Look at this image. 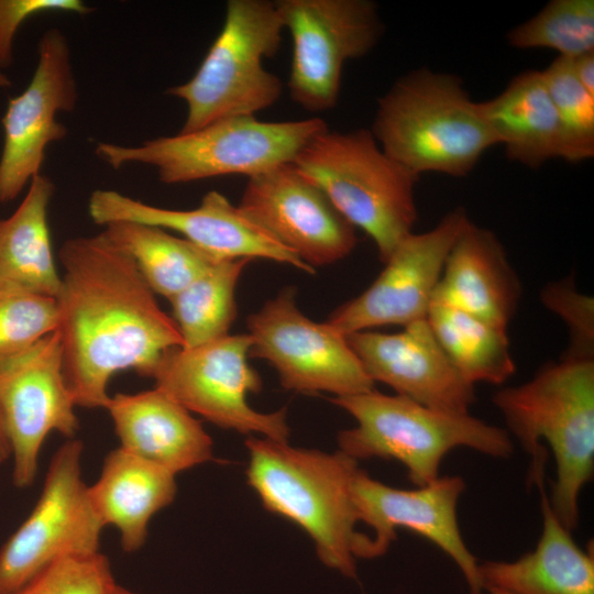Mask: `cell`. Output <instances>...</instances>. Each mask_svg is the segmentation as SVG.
<instances>
[{
    "label": "cell",
    "instance_id": "obj_1",
    "mask_svg": "<svg viewBox=\"0 0 594 594\" xmlns=\"http://www.w3.org/2000/svg\"><path fill=\"white\" fill-rule=\"evenodd\" d=\"M58 256L64 380L76 406L106 408L117 372L151 377L162 355L184 342L135 262L102 232L66 240Z\"/></svg>",
    "mask_w": 594,
    "mask_h": 594
},
{
    "label": "cell",
    "instance_id": "obj_2",
    "mask_svg": "<svg viewBox=\"0 0 594 594\" xmlns=\"http://www.w3.org/2000/svg\"><path fill=\"white\" fill-rule=\"evenodd\" d=\"M506 430L530 457L528 485H544L547 451L557 477L549 502L570 531L580 519V495L594 475V359L561 358L531 380L504 387L492 398Z\"/></svg>",
    "mask_w": 594,
    "mask_h": 594
},
{
    "label": "cell",
    "instance_id": "obj_3",
    "mask_svg": "<svg viewBox=\"0 0 594 594\" xmlns=\"http://www.w3.org/2000/svg\"><path fill=\"white\" fill-rule=\"evenodd\" d=\"M245 447L248 484L264 508L301 528L324 565L356 579L363 534L355 530L352 480L359 461L340 450L328 453L264 437L249 438Z\"/></svg>",
    "mask_w": 594,
    "mask_h": 594
},
{
    "label": "cell",
    "instance_id": "obj_4",
    "mask_svg": "<svg viewBox=\"0 0 594 594\" xmlns=\"http://www.w3.org/2000/svg\"><path fill=\"white\" fill-rule=\"evenodd\" d=\"M370 131L389 157L419 177H464L498 145L462 80L425 67L399 77L378 99Z\"/></svg>",
    "mask_w": 594,
    "mask_h": 594
},
{
    "label": "cell",
    "instance_id": "obj_5",
    "mask_svg": "<svg viewBox=\"0 0 594 594\" xmlns=\"http://www.w3.org/2000/svg\"><path fill=\"white\" fill-rule=\"evenodd\" d=\"M356 425L338 433L339 450L354 460H397L417 486L436 481L446 455L469 448L496 459H509L514 442L505 428L470 414L433 409L400 395L375 389L332 397Z\"/></svg>",
    "mask_w": 594,
    "mask_h": 594
},
{
    "label": "cell",
    "instance_id": "obj_6",
    "mask_svg": "<svg viewBox=\"0 0 594 594\" xmlns=\"http://www.w3.org/2000/svg\"><path fill=\"white\" fill-rule=\"evenodd\" d=\"M385 262L417 221L419 176L389 157L367 129L316 134L294 161Z\"/></svg>",
    "mask_w": 594,
    "mask_h": 594
},
{
    "label": "cell",
    "instance_id": "obj_7",
    "mask_svg": "<svg viewBox=\"0 0 594 594\" xmlns=\"http://www.w3.org/2000/svg\"><path fill=\"white\" fill-rule=\"evenodd\" d=\"M326 129L319 117L276 122L254 116L231 117L138 145L101 142L96 154L114 169L128 164L152 166L158 179L169 185L227 175L250 178L294 163L302 147Z\"/></svg>",
    "mask_w": 594,
    "mask_h": 594
},
{
    "label": "cell",
    "instance_id": "obj_8",
    "mask_svg": "<svg viewBox=\"0 0 594 594\" xmlns=\"http://www.w3.org/2000/svg\"><path fill=\"white\" fill-rule=\"evenodd\" d=\"M283 31L275 1L229 0L222 29L195 75L166 90L187 107L179 133L273 106L283 84L263 61L277 53Z\"/></svg>",
    "mask_w": 594,
    "mask_h": 594
},
{
    "label": "cell",
    "instance_id": "obj_9",
    "mask_svg": "<svg viewBox=\"0 0 594 594\" xmlns=\"http://www.w3.org/2000/svg\"><path fill=\"white\" fill-rule=\"evenodd\" d=\"M82 452L73 438L52 457L34 508L0 548V594H15L64 558L100 552L105 526L82 480Z\"/></svg>",
    "mask_w": 594,
    "mask_h": 594
},
{
    "label": "cell",
    "instance_id": "obj_10",
    "mask_svg": "<svg viewBox=\"0 0 594 594\" xmlns=\"http://www.w3.org/2000/svg\"><path fill=\"white\" fill-rule=\"evenodd\" d=\"M248 333L226 336L196 348H173L160 359L152 378L191 414L223 429L288 441L286 410L261 413L248 395L258 393L262 381L249 363Z\"/></svg>",
    "mask_w": 594,
    "mask_h": 594
},
{
    "label": "cell",
    "instance_id": "obj_11",
    "mask_svg": "<svg viewBox=\"0 0 594 594\" xmlns=\"http://www.w3.org/2000/svg\"><path fill=\"white\" fill-rule=\"evenodd\" d=\"M275 6L293 41L287 87L308 112H326L339 100L343 66L367 55L384 24L371 0H277Z\"/></svg>",
    "mask_w": 594,
    "mask_h": 594
},
{
    "label": "cell",
    "instance_id": "obj_12",
    "mask_svg": "<svg viewBox=\"0 0 594 594\" xmlns=\"http://www.w3.org/2000/svg\"><path fill=\"white\" fill-rule=\"evenodd\" d=\"M295 288L287 287L246 320L252 340L250 358L266 360L282 386L304 394L320 392L333 397L374 389L345 334L326 322H316L297 307Z\"/></svg>",
    "mask_w": 594,
    "mask_h": 594
},
{
    "label": "cell",
    "instance_id": "obj_13",
    "mask_svg": "<svg viewBox=\"0 0 594 594\" xmlns=\"http://www.w3.org/2000/svg\"><path fill=\"white\" fill-rule=\"evenodd\" d=\"M63 375L57 330L30 346L0 355V416L11 444L12 481L34 483L46 437L57 431L75 438L79 420Z\"/></svg>",
    "mask_w": 594,
    "mask_h": 594
},
{
    "label": "cell",
    "instance_id": "obj_14",
    "mask_svg": "<svg viewBox=\"0 0 594 594\" xmlns=\"http://www.w3.org/2000/svg\"><path fill=\"white\" fill-rule=\"evenodd\" d=\"M466 484L459 475L439 476L413 490L386 485L358 469L352 496L359 521L373 529L363 535L355 557L378 558L396 539V530L409 529L428 539L460 569L470 594H483L479 562L463 540L458 521V503Z\"/></svg>",
    "mask_w": 594,
    "mask_h": 594
},
{
    "label": "cell",
    "instance_id": "obj_15",
    "mask_svg": "<svg viewBox=\"0 0 594 594\" xmlns=\"http://www.w3.org/2000/svg\"><path fill=\"white\" fill-rule=\"evenodd\" d=\"M77 99L68 42L62 31L50 29L38 41L31 81L10 99L2 119L0 204L14 200L41 174L47 145L67 135L57 116L73 111Z\"/></svg>",
    "mask_w": 594,
    "mask_h": 594
},
{
    "label": "cell",
    "instance_id": "obj_16",
    "mask_svg": "<svg viewBox=\"0 0 594 594\" xmlns=\"http://www.w3.org/2000/svg\"><path fill=\"white\" fill-rule=\"evenodd\" d=\"M470 218L457 207L432 229L409 233L361 295L338 307L327 322L348 336L426 319L449 251Z\"/></svg>",
    "mask_w": 594,
    "mask_h": 594
},
{
    "label": "cell",
    "instance_id": "obj_17",
    "mask_svg": "<svg viewBox=\"0 0 594 594\" xmlns=\"http://www.w3.org/2000/svg\"><path fill=\"white\" fill-rule=\"evenodd\" d=\"M239 208L315 271L356 245L355 228L294 163L248 178Z\"/></svg>",
    "mask_w": 594,
    "mask_h": 594
},
{
    "label": "cell",
    "instance_id": "obj_18",
    "mask_svg": "<svg viewBox=\"0 0 594 594\" xmlns=\"http://www.w3.org/2000/svg\"><path fill=\"white\" fill-rule=\"evenodd\" d=\"M88 212L102 227L132 221L180 233L220 258H265L307 274L316 272L217 190L208 191L194 209L175 210L145 204L117 190L97 189L89 197Z\"/></svg>",
    "mask_w": 594,
    "mask_h": 594
},
{
    "label": "cell",
    "instance_id": "obj_19",
    "mask_svg": "<svg viewBox=\"0 0 594 594\" xmlns=\"http://www.w3.org/2000/svg\"><path fill=\"white\" fill-rule=\"evenodd\" d=\"M346 338L374 383H384L397 395L433 409L470 414L476 400L474 385L454 367L427 319L396 333L365 330Z\"/></svg>",
    "mask_w": 594,
    "mask_h": 594
},
{
    "label": "cell",
    "instance_id": "obj_20",
    "mask_svg": "<svg viewBox=\"0 0 594 594\" xmlns=\"http://www.w3.org/2000/svg\"><path fill=\"white\" fill-rule=\"evenodd\" d=\"M105 409L120 448L175 475L212 459V439L201 422L157 387L117 393Z\"/></svg>",
    "mask_w": 594,
    "mask_h": 594
},
{
    "label": "cell",
    "instance_id": "obj_21",
    "mask_svg": "<svg viewBox=\"0 0 594 594\" xmlns=\"http://www.w3.org/2000/svg\"><path fill=\"white\" fill-rule=\"evenodd\" d=\"M521 292L520 279L497 235L469 220L449 251L432 301L507 329Z\"/></svg>",
    "mask_w": 594,
    "mask_h": 594
},
{
    "label": "cell",
    "instance_id": "obj_22",
    "mask_svg": "<svg viewBox=\"0 0 594 594\" xmlns=\"http://www.w3.org/2000/svg\"><path fill=\"white\" fill-rule=\"evenodd\" d=\"M542 532L534 551L510 562L479 563L483 588L513 594H594V554L574 541L553 513L544 485L538 487Z\"/></svg>",
    "mask_w": 594,
    "mask_h": 594
},
{
    "label": "cell",
    "instance_id": "obj_23",
    "mask_svg": "<svg viewBox=\"0 0 594 594\" xmlns=\"http://www.w3.org/2000/svg\"><path fill=\"white\" fill-rule=\"evenodd\" d=\"M175 477L120 447L106 455L88 494L102 525L119 531L124 552H135L145 544L152 517L175 499Z\"/></svg>",
    "mask_w": 594,
    "mask_h": 594
},
{
    "label": "cell",
    "instance_id": "obj_24",
    "mask_svg": "<svg viewBox=\"0 0 594 594\" xmlns=\"http://www.w3.org/2000/svg\"><path fill=\"white\" fill-rule=\"evenodd\" d=\"M480 111L506 156L536 169L562 158V133L541 70L516 75L494 98L480 101Z\"/></svg>",
    "mask_w": 594,
    "mask_h": 594
},
{
    "label": "cell",
    "instance_id": "obj_25",
    "mask_svg": "<svg viewBox=\"0 0 594 594\" xmlns=\"http://www.w3.org/2000/svg\"><path fill=\"white\" fill-rule=\"evenodd\" d=\"M53 182L40 174L16 210L0 220V286L57 298L62 277L53 256L48 207Z\"/></svg>",
    "mask_w": 594,
    "mask_h": 594
},
{
    "label": "cell",
    "instance_id": "obj_26",
    "mask_svg": "<svg viewBox=\"0 0 594 594\" xmlns=\"http://www.w3.org/2000/svg\"><path fill=\"white\" fill-rule=\"evenodd\" d=\"M135 262L154 292L170 299L222 260L166 230L132 221H116L101 231Z\"/></svg>",
    "mask_w": 594,
    "mask_h": 594
},
{
    "label": "cell",
    "instance_id": "obj_27",
    "mask_svg": "<svg viewBox=\"0 0 594 594\" xmlns=\"http://www.w3.org/2000/svg\"><path fill=\"white\" fill-rule=\"evenodd\" d=\"M426 319L449 360L471 384L502 385L514 375L507 329L437 301Z\"/></svg>",
    "mask_w": 594,
    "mask_h": 594
},
{
    "label": "cell",
    "instance_id": "obj_28",
    "mask_svg": "<svg viewBox=\"0 0 594 594\" xmlns=\"http://www.w3.org/2000/svg\"><path fill=\"white\" fill-rule=\"evenodd\" d=\"M251 261L222 258L168 299L183 348H196L229 334L237 317V285Z\"/></svg>",
    "mask_w": 594,
    "mask_h": 594
},
{
    "label": "cell",
    "instance_id": "obj_29",
    "mask_svg": "<svg viewBox=\"0 0 594 594\" xmlns=\"http://www.w3.org/2000/svg\"><path fill=\"white\" fill-rule=\"evenodd\" d=\"M518 50L550 48L573 59L594 52V1L551 0L529 20L507 33Z\"/></svg>",
    "mask_w": 594,
    "mask_h": 594
},
{
    "label": "cell",
    "instance_id": "obj_30",
    "mask_svg": "<svg viewBox=\"0 0 594 594\" xmlns=\"http://www.w3.org/2000/svg\"><path fill=\"white\" fill-rule=\"evenodd\" d=\"M541 74L561 128L562 160L580 163L592 158L594 95L579 82L569 58L558 56Z\"/></svg>",
    "mask_w": 594,
    "mask_h": 594
},
{
    "label": "cell",
    "instance_id": "obj_31",
    "mask_svg": "<svg viewBox=\"0 0 594 594\" xmlns=\"http://www.w3.org/2000/svg\"><path fill=\"white\" fill-rule=\"evenodd\" d=\"M55 298L0 286V355L23 350L57 329Z\"/></svg>",
    "mask_w": 594,
    "mask_h": 594
},
{
    "label": "cell",
    "instance_id": "obj_32",
    "mask_svg": "<svg viewBox=\"0 0 594 594\" xmlns=\"http://www.w3.org/2000/svg\"><path fill=\"white\" fill-rule=\"evenodd\" d=\"M109 559L101 552L64 558L15 594H114Z\"/></svg>",
    "mask_w": 594,
    "mask_h": 594
},
{
    "label": "cell",
    "instance_id": "obj_33",
    "mask_svg": "<svg viewBox=\"0 0 594 594\" xmlns=\"http://www.w3.org/2000/svg\"><path fill=\"white\" fill-rule=\"evenodd\" d=\"M543 306L565 323L570 343L563 356L594 359V299L580 293L572 276L551 282L540 294Z\"/></svg>",
    "mask_w": 594,
    "mask_h": 594
},
{
    "label": "cell",
    "instance_id": "obj_34",
    "mask_svg": "<svg viewBox=\"0 0 594 594\" xmlns=\"http://www.w3.org/2000/svg\"><path fill=\"white\" fill-rule=\"evenodd\" d=\"M91 11L80 0H0V68L12 64L14 37L26 19L46 12L86 15Z\"/></svg>",
    "mask_w": 594,
    "mask_h": 594
},
{
    "label": "cell",
    "instance_id": "obj_35",
    "mask_svg": "<svg viewBox=\"0 0 594 594\" xmlns=\"http://www.w3.org/2000/svg\"><path fill=\"white\" fill-rule=\"evenodd\" d=\"M571 63L579 82L594 95V52L578 56Z\"/></svg>",
    "mask_w": 594,
    "mask_h": 594
},
{
    "label": "cell",
    "instance_id": "obj_36",
    "mask_svg": "<svg viewBox=\"0 0 594 594\" xmlns=\"http://www.w3.org/2000/svg\"><path fill=\"white\" fill-rule=\"evenodd\" d=\"M11 458V444L7 429L0 416V465Z\"/></svg>",
    "mask_w": 594,
    "mask_h": 594
},
{
    "label": "cell",
    "instance_id": "obj_37",
    "mask_svg": "<svg viewBox=\"0 0 594 594\" xmlns=\"http://www.w3.org/2000/svg\"><path fill=\"white\" fill-rule=\"evenodd\" d=\"M10 86H11L10 79L7 77V75L0 68V88H7V87H10Z\"/></svg>",
    "mask_w": 594,
    "mask_h": 594
},
{
    "label": "cell",
    "instance_id": "obj_38",
    "mask_svg": "<svg viewBox=\"0 0 594 594\" xmlns=\"http://www.w3.org/2000/svg\"><path fill=\"white\" fill-rule=\"evenodd\" d=\"M114 594H139L118 584Z\"/></svg>",
    "mask_w": 594,
    "mask_h": 594
},
{
    "label": "cell",
    "instance_id": "obj_39",
    "mask_svg": "<svg viewBox=\"0 0 594 594\" xmlns=\"http://www.w3.org/2000/svg\"><path fill=\"white\" fill-rule=\"evenodd\" d=\"M484 591H487L488 594H513L497 587H486Z\"/></svg>",
    "mask_w": 594,
    "mask_h": 594
}]
</instances>
